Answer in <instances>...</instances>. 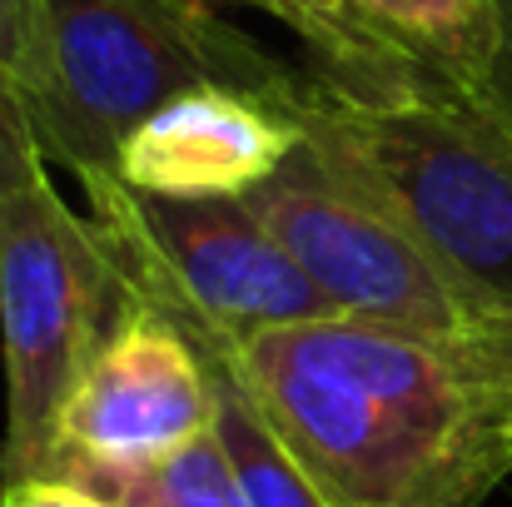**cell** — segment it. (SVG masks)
Returning <instances> with one entry per match:
<instances>
[{
    "label": "cell",
    "mask_w": 512,
    "mask_h": 507,
    "mask_svg": "<svg viewBox=\"0 0 512 507\" xmlns=\"http://www.w3.org/2000/svg\"><path fill=\"white\" fill-rule=\"evenodd\" d=\"M209 363L329 507H483L512 478V418L453 343L324 314Z\"/></svg>",
    "instance_id": "6da1fadb"
},
{
    "label": "cell",
    "mask_w": 512,
    "mask_h": 507,
    "mask_svg": "<svg viewBox=\"0 0 512 507\" xmlns=\"http://www.w3.org/2000/svg\"><path fill=\"white\" fill-rule=\"evenodd\" d=\"M249 90L304 110L309 70L229 25L214 0H40V95L30 135L45 165L85 184L115 179L120 145L174 95Z\"/></svg>",
    "instance_id": "7a4b0ae2"
},
{
    "label": "cell",
    "mask_w": 512,
    "mask_h": 507,
    "mask_svg": "<svg viewBox=\"0 0 512 507\" xmlns=\"http://www.w3.org/2000/svg\"><path fill=\"white\" fill-rule=\"evenodd\" d=\"M304 135L483 309H512V130L458 85L348 95L309 75Z\"/></svg>",
    "instance_id": "3957f363"
},
{
    "label": "cell",
    "mask_w": 512,
    "mask_h": 507,
    "mask_svg": "<svg viewBox=\"0 0 512 507\" xmlns=\"http://www.w3.org/2000/svg\"><path fill=\"white\" fill-rule=\"evenodd\" d=\"M85 199L125 294L160 309L204 358L334 314L249 199H174L125 179H95Z\"/></svg>",
    "instance_id": "277c9868"
},
{
    "label": "cell",
    "mask_w": 512,
    "mask_h": 507,
    "mask_svg": "<svg viewBox=\"0 0 512 507\" xmlns=\"http://www.w3.org/2000/svg\"><path fill=\"white\" fill-rule=\"evenodd\" d=\"M125 299L130 294L95 214H75L50 174L0 199V483L45 478L65 398L120 319Z\"/></svg>",
    "instance_id": "5b68a950"
},
{
    "label": "cell",
    "mask_w": 512,
    "mask_h": 507,
    "mask_svg": "<svg viewBox=\"0 0 512 507\" xmlns=\"http://www.w3.org/2000/svg\"><path fill=\"white\" fill-rule=\"evenodd\" d=\"M339 319L453 343L478 309L438 259L309 135L289 165L244 194Z\"/></svg>",
    "instance_id": "8992f818"
},
{
    "label": "cell",
    "mask_w": 512,
    "mask_h": 507,
    "mask_svg": "<svg viewBox=\"0 0 512 507\" xmlns=\"http://www.w3.org/2000/svg\"><path fill=\"white\" fill-rule=\"evenodd\" d=\"M214 423L219 393L204 353L160 309L125 299L120 319L65 398L50 468L70 458L105 468L155 463L214 433Z\"/></svg>",
    "instance_id": "52a82bcc"
},
{
    "label": "cell",
    "mask_w": 512,
    "mask_h": 507,
    "mask_svg": "<svg viewBox=\"0 0 512 507\" xmlns=\"http://www.w3.org/2000/svg\"><path fill=\"white\" fill-rule=\"evenodd\" d=\"M304 145L294 110L229 85H199L160 105L120 145L115 179L174 199H244Z\"/></svg>",
    "instance_id": "ba28073f"
},
{
    "label": "cell",
    "mask_w": 512,
    "mask_h": 507,
    "mask_svg": "<svg viewBox=\"0 0 512 507\" xmlns=\"http://www.w3.org/2000/svg\"><path fill=\"white\" fill-rule=\"evenodd\" d=\"M353 10L423 80L478 90L493 50V0H353Z\"/></svg>",
    "instance_id": "9c48e42d"
},
{
    "label": "cell",
    "mask_w": 512,
    "mask_h": 507,
    "mask_svg": "<svg viewBox=\"0 0 512 507\" xmlns=\"http://www.w3.org/2000/svg\"><path fill=\"white\" fill-rule=\"evenodd\" d=\"M219 5V0H214ZM274 15L299 35L309 50V75L348 90V95H403V90H428L418 70H408L353 10V0H229Z\"/></svg>",
    "instance_id": "30bf717a"
},
{
    "label": "cell",
    "mask_w": 512,
    "mask_h": 507,
    "mask_svg": "<svg viewBox=\"0 0 512 507\" xmlns=\"http://www.w3.org/2000/svg\"><path fill=\"white\" fill-rule=\"evenodd\" d=\"M45 478L80 483L105 507H249V493L239 483V468L214 433L194 438L170 458L135 463V468H105V463H55Z\"/></svg>",
    "instance_id": "8fae6325"
},
{
    "label": "cell",
    "mask_w": 512,
    "mask_h": 507,
    "mask_svg": "<svg viewBox=\"0 0 512 507\" xmlns=\"http://www.w3.org/2000/svg\"><path fill=\"white\" fill-rule=\"evenodd\" d=\"M209 373H214V393H219V438L239 468L249 507H329L314 493V483L299 473V463L279 448V438L264 428V418L234 383V373L224 363H209Z\"/></svg>",
    "instance_id": "7c38bea8"
},
{
    "label": "cell",
    "mask_w": 512,
    "mask_h": 507,
    "mask_svg": "<svg viewBox=\"0 0 512 507\" xmlns=\"http://www.w3.org/2000/svg\"><path fill=\"white\" fill-rule=\"evenodd\" d=\"M40 95V0H0V110L25 120Z\"/></svg>",
    "instance_id": "4fadbf2b"
},
{
    "label": "cell",
    "mask_w": 512,
    "mask_h": 507,
    "mask_svg": "<svg viewBox=\"0 0 512 507\" xmlns=\"http://www.w3.org/2000/svg\"><path fill=\"white\" fill-rule=\"evenodd\" d=\"M453 348L478 368V378L498 393L503 413L512 418V309H483L468 334L453 338Z\"/></svg>",
    "instance_id": "5bb4252c"
},
{
    "label": "cell",
    "mask_w": 512,
    "mask_h": 507,
    "mask_svg": "<svg viewBox=\"0 0 512 507\" xmlns=\"http://www.w3.org/2000/svg\"><path fill=\"white\" fill-rule=\"evenodd\" d=\"M493 50H488V65L478 75V100L512 130V0H493Z\"/></svg>",
    "instance_id": "9a60e30c"
},
{
    "label": "cell",
    "mask_w": 512,
    "mask_h": 507,
    "mask_svg": "<svg viewBox=\"0 0 512 507\" xmlns=\"http://www.w3.org/2000/svg\"><path fill=\"white\" fill-rule=\"evenodd\" d=\"M45 174H50V165H45L35 135L25 130V120H15L10 110H0V199L30 189Z\"/></svg>",
    "instance_id": "2e32d148"
},
{
    "label": "cell",
    "mask_w": 512,
    "mask_h": 507,
    "mask_svg": "<svg viewBox=\"0 0 512 507\" xmlns=\"http://www.w3.org/2000/svg\"><path fill=\"white\" fill-rule=\"evenodd\" d=\"M0 507H105L95 493H85L80 483L65 478H20V483H0Z\"/></svg>",
    "instance_id": "e0dca14e"
}]
</instances>
